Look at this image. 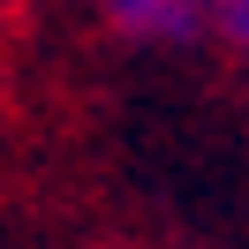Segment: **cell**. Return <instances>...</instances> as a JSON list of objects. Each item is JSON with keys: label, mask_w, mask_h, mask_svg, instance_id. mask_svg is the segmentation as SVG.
Returning a JSON list of instances; mask_svg holds the SVG:
<instances>
[{"label": "cell", "mask_w": 249, "mask_h": 249, "mask_svg": "<svg viewBox=\"0 0 249 249\" xmlns=\"http://www.w3.org/2000/svg\"><path fill=\"white\" fill-rule=\"evenodd\" d=\"M106 16L121 38H143V46H181L196 38L204 8H181V0H106Z\"/></svg>", "instance_id": "cell-1"}, {"label": "cell", "mask_w": 249, "mask_h": 249, "mask_svg": "<svg viewBox=\"0 0 249 249\" xmlns=\"http://www.w3.org/2000/svg\"><path fill=\"white\" fill-rule=\"evenodd\" d=\"M181 8H212V0H181Z\"/></svg>", "instance_id": "cell-3"}, {"label": "cell", "mask_w": 249, "mask_h": 249, "mask_svg": "<svg viewBox=\"0 0 249 249\" xmlns=\"http://www.w3.org/2000/svg\"><path fill=\"white\" fill-rule=\"evenodd\" d=\"M212 16H219V31H227V46L249 61V0H212Z\"/></svg>", "instance_id": "cell-2"}]
</instances>
